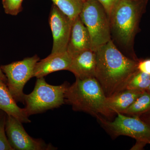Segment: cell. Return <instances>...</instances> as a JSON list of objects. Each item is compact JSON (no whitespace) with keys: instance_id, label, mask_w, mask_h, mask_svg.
Instances as JSON below:
<instances>
[{"instance_id":"1","label":"cell","mask_w":150,"mask_h":150,"mask_svg":"<svg viewBox=\"0 0 150 150\" xmlns=\"http://www.w3.org/2000/svg\"><path fill=\"white\" fill-rule=\"evenodd\" d=\"M95 78L105 96L110 97L126 88L132 75L138 71L139 60L127 57L112 40L97 48Z\"/></svg>"},{"instance_id":"2","label":"cell","mask_w":150,"mask_h":150,"mask_svg":"<svg viewBox=\"0 0 150 150\" xmlns=\"http://www.w3.org/2000/svg\"><path fill=\"white\" fill-rule=\"evenodd\" d=\"M149 0H117L109 16L111 40L128 50L132 58L139 60L134 52V39Z\"/></svg>"},{"instance_id":"3","label":"cell","mask_w":150,"mask_h":150,"mask_svg":"<svg viewBox=\"0 0 150 150\" xmlns=\"http://www.w3.org/2000/svg\"><path fill=\"white\" fill-rule=\"evenodd\" d=\"M106 98L102 87L95 77L76 79L67 88L65 102L73 110L88 113L98 118L112 116L106 106Z\"/></svg>"},{"instance_id":"4","label":"cell","mask_w":150,"mask_h":150,"mask_svg":"<svg viewBox=\"0 0 150 150\" xmlns=\"http://www.w3.org/2000/svg\"><path fill=\"white\" fill-rule=\"evenodd\" d=\"M69 85L64 83L53 86L43 77L38 78L34 90L25 94L24 109L28 116L60 107L65 103V94Z\"/></svg>"},{"instance_id":"5","label":"cell","mask_w":150,"mask_h":150,"mask_svg":"<svg viewBox=\"0 0 150 150\" xmlns=\"http://www.w3.org/2000/svg\"><path fill=\"white\" fill-rule=\"evenodd\" d=\"M88 30L93 51L111 39L109 16L97 0H87L83 3L79 14Z\"/></svg>"},{"instance_id":"6","label":"cell","mask_w":150,"mask_h":150,"mask_svg":"<svg viewBox=\"0 0 150 150\" xmlns=\"http://www.w3.org/2000/svg\"><path fill=\"white\" fill-rule=\"evenodd\" d=\"M113 121L103 117L98 118L106 131L113 137L126 136L150 144V124L137 116L117 113Z\"/></svg>"},{"instance_id":"7","label":"cell","mask_w":150,"mask_h":150,"mask_svg":"<svg viewBox=\"0 0 150 150\" xmlns=\"http://www.w3.org/2000/svg\"><path fill=\"white\" fill-rule=\"evenodd\" d=\"M40 58L37 55L25 58L22 61L1 66L7 78L6 85L16 102L24 104L23 88L33 77L34 68Z\"/></svg>"},{"instance_id":"8","label":"cell","mask_w":150,"mask_h":150,"mask_svg":"<svg viewBox=\"0 0 150 150\" xmlns=\"http://www.w3.org/2000/svg\"><path fill=\"white\" fill-rule=\"evenodd\" d=\"M21 122L7 115L6 132L12 147L17 150H53L54 147L43 140L33 139L27 134Z\"/></svg>"},{"instance_id":"9","label":"cell","mask_w":150,"mask_h":150,"mask_svg":"<svg viewBox=\"0 0 150 150\" xmlns=\"http://www.w3.org/2000/svg\"><path fill=\"white\" fill-rule=\"evenodd\" d=\"M73 21L53 4L49 15V23L53 37L51 53L67 51Z\"/></svg>"},{"instance_id":"10","label":"cell","mask_w":150,"mask_h":150,"mask_svg":"<svg viewBox=\"0 0 150 150\" xmlns=\"http://www.w3.org/2000/svg\"><path fill=\"white\" fill-rule=\"evenodd\" d=\"M71 65L68 71L73 73L76 79L95 77L96 56L91 49L75 53L71 55Z\"/></svg>"},{"instance_id":"11","label":"cell","mask_w":150,"mask_h":150,"mask_svg":"<svg viewBox=\"0 0 150 150\" xmlns=\"http://www.w3.org/2000/svg\"><path fill=\"white\" fill-rule=\"evenodd\" d=\"M71 56L68 51L51 53L45 59L37 62L34 68L33 77H44L51 73L68 70L71 62Z\"/></svg>"},{"instance_id":"12","label":"cell","mask_w":150,"mask_h":150,"mask_svg":"<svg viewBox=\"0 0 150 150\" xmlns=\"http://www.w3.org/2000/svg\"><path fill=\"white\" fill-rule=\"evenodd\" d=\"M91 49L89 33L79 16L73 21L67 51L71 56L84 50Z\"/></svg>"},{"instance_id":"13","label":"cell","mask_w":150,"mask_h":150,"mask_svg":"<svg viewBox=\"0 0 150 150\" xmlns=\"http://www.w3.org/2000/svg\"><path fill=\"white\" fill-rule=\"evenodd\" d=\"M0 110L11 115L22 123L31 122L26 115L24 108L18 106L15 100L9 90L6 83L0 79Z\"/></svg>"},{"instance_id":"14","label":"cell","mask_w":150,"mask_h":150,"mask_svg":"<svg viewBox=\"0 0 150 150\" xmlns=\"http://www.w3.org/2000/svg\"><path fill=\"white\" fill-rule=\"evenodd\" d=\"M144 91L125 89L106 98V106L111 115L122 113Z\"/></svg>"},{"instance_id":"15","label":"cell","mask_w":150,"mask_h":150,"mask_svg":"<svg viewBox=\"0 0 150 150\" xmlns=\"http://www.w3.org/2000/svg\"><path fill=\"white\" fill-rule=\"evenodd\" d=\"M150 113V94L144 91L122 114L141 117Z\"/></svg>"},{"instance_id":"16","label":"cell","mask_w":150,"mask_h":150,"mask_svg":"<svg viewBox=\"0 0 150 150\" xmlns=\"http://www.w3.org/2000/svg\"><path fill=\"white\" fill-rule=\"evenodd\" d=\"M72 21L79 15L83 6L81 0H51Z\"/></svg>"},{"instance_id":"17","label":"cell","mask_w":150,"mask_h":150,"mask_svg":"<svg viewBox=\"0 0 150 150\" xmlns=\"http://www.w3.org/2000/svg\"><path fill=\"white\" fill-rule=\"evenodd\" d=\"M150 85V75L137 71L128 81L125 89L146 91Z\"/></svg>"},{"instance_id":"18","label":"cell","mask_w":150,"mask_h":150,"mask_svg":"<svg viewBox=\"0 0 150 150\" xmlns=\"http://www.w3.org/2000/svg\"><path fill=\"white\" fill-rule=\"evenodd\" d=\"M7 114L2 111L0 115V150H14L9 142L6 132Z\"/></svg>"},{"instance_id":"19","label":"cell","mask_w":150,"mask_h":150,"mask_svg":"<svg viewBox=\"0 0 150 150\" xmlns=\"http://www.w3.org/2000/svg\"><path fill=\"white\" fill-rule=\"evenodd\" d=\"M23 0H2L3 8L5 13L11 16H16L23 10Z\"/></svg>"},{"instance_id":"20","label":"cell","mask_w":150,"mask_h":150,"mask_svg":"<svg viewBox=\"0 0 150 150\" xmlns=\"http://www.w3.org/2000/svg\"><path fill=\"white\" fill-rule=\"evenodd\" d=\"M137 69L142 72L150 75V59L139 60Z\"/></svg>"},{"instance_id":"21","label":"cell","mask_w":150,"mask_h":150,"mask_svg":"<svg viewBox=\"0 0 150 150\" xmlns=\"http://www.w3.org/2000/svg\"><path fill=\"white\" fill-rule=\"evenodd\" d=\"M103 6L108 15L117 0H97Z\"/></svg>"},{"instance_id":"22","label":"cell","mask_w":150,"mask_h":150,"mask_svg":"<svg viewBox=\"0 0 150 150\" xmlns=\"http://www.w3.org/2000/svg\"><path fill=\"white\" fill-rule=\"evenodd\" d=\"M147 144L144 142H137L136 144L134 145L132 149L133 150H142Z\"/></svg>"},{"instance_id":"23","label":"cell","mask_w":150,"mask_h":150,"mask_svg":"<svg viewBox=\"0 0 150 150\" xmlns=\"http://www.w3.org/2000/svg\"><path fill=\"white\" fill-rule=\"evenodd\" d=\"M0 79L2 81L6 83L7 78L6 77L5 75L4 74L2 71L1 69V67H0Z\"/></svg>"},{"instance_id":"24","label":"cell","mask_w":150,"mask_h":150,"mask_svg":"<svg viewBox=\"0 0 150 150\" xmlns=\"http://www.w3.org/2000/svg\"><path fill=\"white\" fill-rule=\"evenodd\" d=\"M142 119L150 124V113L146 115V117H145L144 119Z\"/></svg>"},{"instance_id":"25","label":"cell","mask_w":150,"mask_h":150,"mask_svg":"<svg viewBox=\"0 0 150 150\" xmlns=\"http://www.w3.org/2000/svg\"><path fill=\"white\" fill-rule=\"evenodd\" d=\"M146 91L150 94V85Z\"/></svg>"},{"instance_id":"26","label":"cell","mask_w":150,"mask_h":150,"mask_svg":"<svg viewBox=\"0 0 150 150\" xmlns=\"http://www.w3.org/2000/svg\"><path fill=\"white\" fill-rule=\"evenodd\" d=\"M81 1H82L83 2H85L86 1H87V0H81Z\"/></svg>"},{"instance_id":"27","label":"cell","mask_w":150,"mask_h":150,"mask_svg":"<svg viewBox=\"0 0 150 150\" xmlns=\"http://www.w3.org/2000/svg\"><path fill=\"white\" fill-rule=\"evenodd\" d=\"M2 110H0V115H1V113Z\"/></svg>"}]
</instances>
